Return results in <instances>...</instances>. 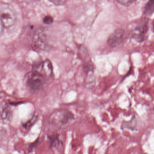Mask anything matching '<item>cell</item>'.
Returning <instances> with one entry per match:
<instances>
[{
  "label": "cell",
  "instance_id": "6da1fadb",
  "mask_svg": "<svg viewBox=\"0 0 154 154\" xmlns=\"http://www.w3.org/2000/svg\"><path fill=\"white\" fill-rule=\"evenodd\" d=\"M74 119L73 113L68 110L62 109L54 112L49 118L50 125L57 128L65 127Z\"/></svg>",
  "mask_w": 154,
  "mask_h": 154
},
{
  "label": "cell",
  "instance_id": "7a4b0ae2",
  "mask_svg": "<svg viewBox=\"0 0 154 154\" xmlns=\"http://www.w3.org/2000/svg\"><path fill=\"white\" fill-rule=\"evenodd\" d=\"M1 26L8 28L13 26L17 20L16 12L13 7L8 3L0 4Z\"/></svg>",
  "mask_w": 154,
  "mask_h": 154
},
{
  "label": "cell",
  "instance_id": "3957f363",
  "mask_svg": "<svg viewBox=\"0 0 154 154\" xmlns=\"http://www.w3.org/2000/svg\"><path fill=\"white\" fill-rule=\"evenodd\" d=\"M46 78L40 73L33 71L29 73L26 80V84L32 91H39L44 86Z\"/></svg>",
  "mask_w": 154,
  "mask_h": 154
},
{
  "label": "cell",
  "instance_id": "277c9868",
  "mask_svg": "<svg viewBox=\"0 0 154 154\" xmlns=\"http://www.w3.org/2000/svg\"><path fill=\"white\" fill-rule=\"evenodd\" d=\"M149 29L148 20L146 19H143L131 31V38L138 43H142L146 39V35Z\"/></svg>",
  "mask_w": 154,
  "mask_h": 154
},
{
  "label": "cell",
  "instance_id": "5b68a950",
  "mask_svg": "<svg viewBox=\"0 0 154 154\" xmlns=\"http://www.w3.org/2000/svg\"><path fill=\"white\" fill-rule=\"evenodd\" d=\"M47 35L44 28L39 27L36 29L33 35V41L37 48L47 50L49 48Z\"/></svg>",
  "mask_w": 154,
  "mask_h": 154
},
{
  "label": "cell",
  "instance_id": "8992f818",
  "mask_svg": "<svg viewBox=\"0 0 154 154\" xmlns=\"http://www.w3.org/2000/svg\"><path fill=\"white\" fill-rule=\"evenodd\" d=\"M125 35V30L123 29H116L108 37V45L112 48L119 47L124 41Z\"/></svg>",
  "mask_w": 154,
  "mask_h": 154
},
{
  "label": "cell",
  "instance_id": "52a82bcc",
  "mask_svg": "<svg viewBox=\"0 0 154 154\" xmlns=\"http://www.w3.org/2000/svg\"><path fill=\"white\" fill-rule=\"evenodd\" d=\"M33 71L40 73L46 78L49 77L53 72V66L50 61L46 60L33 66Z\"/></svg>",
  "mask_w": 154,
  "mask_h": 154
},
{
  "label": "cell",
  "instance_id": "ba28073f",
  "mask_svg": "<svg viewBox=\"0 0 154 154\" xmlns=\"http://www.w3.org/2000/svg\"><path fill=\"white\" fill-rule=\"evenodd\" d=\"M154 13V0L149 1L144 7L143 14L147 16H151Z\"/></svg>",
  "mask_w": 154,
  "mask_h": 154
},
{
  "label": "cell",
  "instance_id": "9c48e42d",
  "mask_svg": "<svg viewBox=\"0 0 154 154\" xmlns=\"http://www.w3.org/2000/svg\"><path fill=\"white\" fill-rule=\"evenodd\" d=\"M48 138L51 147H56L61 144L60 140L58 138V135L57 134L50 135L48 136Z\"/></svg>",
  "mask_w": 154,
  "mask_h": 154
},
{
  "label": "cell",
  "instance_id": "30bf717a",
  "mask_svg": "<svg viewBox=\"0 0 154 154\" xmlns=\"http://www.w3.org/2000/svg\"><path fill=\"white\" fill-rule=\"evenodd\" d=\"M116 2L123 7H129L131 6L133 3L136 2V1L133 0H125V1L118 0V1H116Z\"/></svg>",
  "mask_w": 154,
  "mask_h": 154
},
{
  "label": "cell",
  "instance_id": "8fae6325",
  "mask_svg": "<svg viewBox=\"0 0 154 154\" xmlns=\"http://www.w3.org/2000/svg\"><path fill=\"white\" fill-rule=\"evenodd\" d=\"M40 141H41V139L38 138L35 142L29 144L28 146V148L29 152H32L34 150V149H35L36 147L38 146V144L40 142Z\"/></svg>",
  "mask_w": 154,
  "mask_h": 154
},
{
  "label": "cell",
  "instance_id": "7c38bea8",
  "mask_svg": "<svg viewBox=\"0 0 154 154\" xmlns=\"http://www.w3.org/2000/svg\"><path fill=\"white\" fill-rule=\"evenodd\" d=\"M37 118V116H34L31 119L29 120V121H28L27 122L23 124V127H24L26 129H27L29 128H30V127L33 125V124H34V123L35 122Z\"/></svg>",
  "mask_w": 154,
  "mask_h": 154
},
{
  "label": "cell",
  "instance_id": "4fadbf2b",
  "mask_svg": "<svg viewBox=\"0 0 154 154\" xmlns=\"http://www.w3.org/2000/svg\"><path fill=\"white\" fill-rule=\"evenodd\" d=\"M10 109H9L8 107V106H4L2 112V118L3 119H7L10 115Z\"/></svg>",
  "mask_w": 154,
  "mask_h": 154
},
{
  "label": "cell",
  "instance_id": "5bb4252c",
  "mask_svg": "<svg viewBox=\"0 0 154 154\" xmlns=\"http://www.w3.org/2000/svg\"><path fill=\"white\" fill-rule=\"evenodd\" d=\"M43 22L46 25H50L54 22V19L51 16H46L44 18Z\"/></svg>",
  "mask_w": 154,
  "mask_h": 154
},
{
  "label": "cell",
  "instance_id": "9a60e30c",
  "mask_svg": "<svg viewBox=\"0 0 154 154\" xmlns=\"http://www.w3.org/2000/svg\"><path fill=\"white\" fill-rule=\"evenodd\" d=\"M50 2L54 3L55 5H58V6L63 5L66 2V1H63V0H62V1H60V0L56 1V0H54V1H50Z\"/></svg>",
  "mask_w": 154,
  "mask_h": 154
}]
</instances>
